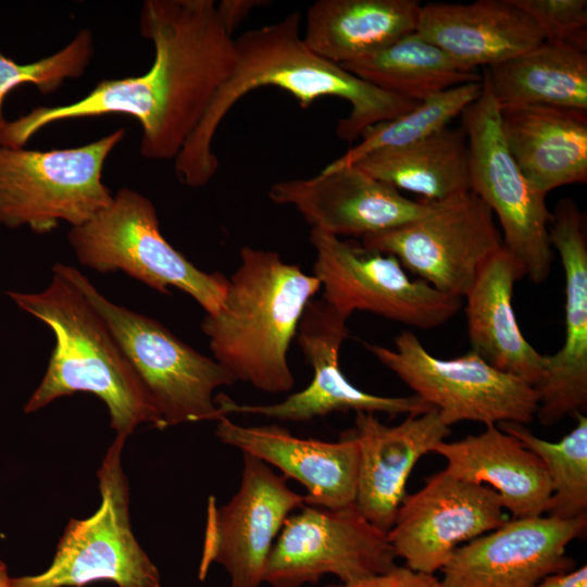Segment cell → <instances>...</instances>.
I'll list each match as a JSON object with an SVG mask.
<instances>
[{"label": "cell", "instance_id": "10", "mask_svg": "<svg viewBox=\"0 0 587 587\" xmlns=\"http://www.w3.org/2000/svg\"><path fill=\"white\" fill-rule=\"evenodd\" d=\"M369 351L438 411L445 425L461 421L528 424L536 415L534 387L504 373L470 350L452 359L433 355L411 330L395 338V349L366 344Z\"/></svg>", "mask_w": 587, "mask_h": 587}, {"label": "cell", "instance_id": "27", "mask_svg": "<svg viewBox=\"0 0 587 587\" xmlns=\"http://www.w3.org/2000/svg\"><path fill=\"white\" fill-rule=\"evenodd\" d=\"M499 109L547 105L587 110V53L562 42L536 48L484 68Z\"/></svg>", "mask_w": 587, "mask_h": 587}, {"label": "cell", "instance_id": "8", "mask_svg": "<svg viewBox=\"0 0 587 587\" xmlns=\"http://www.w3.org/2000/svg\"><path fill=\"white\" fill-rule=\"evenodd\" d=\"M126 437L116 435L98 470L101 503L84 520H71L49 567L11 578V587H161L158 567L137 541L129 517V486L122 467Z\"/></svg>", "mask_w": 587, "mask_h": 587}, {"label": "cell", "instance_id": "19", "mask_svg": "<svg viewBox=\"0 0 587 587\" xmlns=\"http://www.w3.org/2000/svg\"><path fill=\"white\" fill-rule=\"evenodd\" d=\"M268 198L276 204L292 205L312 229L335 237L363 238L389 230L423 216L432 205L403 197L357 165L277 182Z\"/></svg>", "mask_w": 587, "mask_h": 587}, {"label": "cell", "instance_id": "9", "mask_svg": "<svg viewBox=\"0 0 587 587\" xmlns=\"http://www.w3.org/2000/svg\"><path fill=\"white\" fill-rule=\"evenodd\" d=\"M469 146L470 191L498 217L502 246L524 277L541 284L553 259L546 193L522 173L503 138L500 109L483 82L480 96L461 114Z\"/></svg>", "mask_w": 587, "mask_h": 587}, {"label": "cell", "instance_id": "15", "mask_svg": "<svg viewBox=\"0 0 587 587\" xmlns=\"http://www.w3.org/2000/svg\"><path fill=\"white\" fill-rule=\"evenodd\" d=\"M348 316L323 299H312L300 320L297 340L307 362L313 369V378L304 389L273 404H240L225 394L215 396L221 416L254 414L270 419L305 422L334 412H371L422 414L434 409L416 395L384 397L372 395L352 385L339 364V352L347 339Z\"/></svg>", "mask_w": 587, "mask_h": 587}, {"label": "cell", "instance_id": "21", "mask_svg": "<svg viewBox=\"0 0 587 587\" xmlns=\"http://www.w3.org/2000/svg\"><path fill=\"white\" fill-rule=\"evenodd\" d=\"M215 435L307 489V504L327 509L351 507L355 501L358 447L347 434L339 441L294 436L279 426H242L227 416L217 420Z\"/></svg>", "mask_w": 587, "mask_h": 587}, {"label": "cell", "instance_id": "37", "mask_svg": "<svg viewBox=\"0 0 587 587\" xmlns=\"http://www.w3.org/2000/svg\"><path fill=\"white\" fill-rule=\"evenodd\" d=\"M11 578L5 563L0 560V587H11Z\"/></svg>", "mask_w": 587, "mask_h": 587}, {"label": "cell", "instance_id": "2", "mask_svg": "<svg viewBox=\"0 0 587 587\" xmlns=\"http://www.w3.org/2000/svg\"><path fill=\"white\" fill-rule=\"evenodd\" d=\"M301 14L247 30L235 40L236 65L203 118L175 160L177 179L191 188L207 185L218 168L211 145L228 111L254 89L274 86L292 95L301 108L323 97L350 103L351 111L336 125V135L353 141L367 127L395 118L419 102L390 93L357 77L309 49L300 36Z\"/></svg>", "mask_w": 587, "mask_h": 587}, {"label": "cell", "instance_id": "3", "mask_svg": "<svg viewBox=\"0 0 587 587\" xmlns=\"http://www.w3.org/2000/svg\"><path fill=\"white\" fill-rule=\"evenodd\" d=\"M52 271L40 292H7L21 310L46 323L55 338L46 373L24 412L90 392L107 405L116 435L127 438L141 424L163 429L150 394L103 317L67 277Z\"/></svg>", "mask_w": 587, "mask_h": 587}, {"label": "cell", "instance_id": "11", "mask_svg": "<svg viewBox=\"0 0 587 587\" xmlns=\"http://www.w3.org/2000/svg\"><path fill=\"white\" fill-rule=\"evenodd\" d=\"M430 204L412 222L363 237V247L394 255L441 294L463 299L502 248V236L490 209L472 191Z\"/></svg>", "mask_w": 587, "mask_h": 587}, {"label": "cell", "instance_id": "30", "mask_svg": "<svg viewBox=\"0 0 587 587\" xmlns=\"http://www.w3.org/2000/svg\"><path fill=\"white\" fill-rule=\"evenodd\" d=\"M483 91V80L463 84L422 102L410 111L367 127L361 140L321 172H333L354 165L362 158L378 150L400 148L439 132L473 103Z\"/></svg>", "mask_w": 587, "mask_h": 587}, {"label": "cell", "instance_id": "20", "mask_svg": "<svg viewBox=\"0 0 587 587\" xmlns=\"http://www.w3.org/2000/svg\"><path fill=\"white\" fill-rule=\"evenodd\" d=\"M358 447L354 504L375 527L387 533L404 498L405 485L419 460L449 434L434 408L408 415L400 424H383L375 413L357 412L346 432Z\"/></svg>", "mask_w": 587, "mask_h": 587}, {"label": "cell", "instance_id": "4", "mask_svg": "<svg viewBox=\"0 0 587 587\" xmlns=\"http://www.w3.org/2000/svg\"><path fill=\"white\" fill-rule=\"evenodd\" d=\"M222 304L201 329L234 379L268 394L292 389L288 349L305 307L322 288L314 275L271 250L242 247Z\"/></svg>", "mask_w": 587, "mask_h": 587}, {"label": "cell", "instance_id": "33", "mask_svg": "<svg viewBox=\"0 0 587 587\" xmlns=\"http://www.w3.org/2000/svg\"><path fill=\"white\" fill-rule=\"evenodd\" d=\"M538 26L546 41L587 50L586 0H511Z\"/></svg>", "mask_w": 587, "mask_h": 587}, {"label": "cell", "instance_id": "7", "mask_svg": "<svg viewBox=\"0 0 587 587\" xmlns=\"http://www.w3.org/2000/svg\"><path fill=\"white\" fill-rule=\"evenodd\" d=\"M125 136L120 128L84 146L46 151L0 147V224L47 234L61 222L76 227L91 220L112 201L102 171Z\"/></svg>", "mask_w": 587, "mask_h": 587}, {"label": "cell", "instance_id": "34", "mask_svg": "<svg viewBox=\"0 0 587 587\" xmlns=\"http://www.w3.org/2000/svg\"><path fill=\"white\" fill-rule=\"evenodd\" d=\"M325 587H442L435 574H427L396 565L394 569L377 575L352 583H340Z\"/></svg>", "mask_w": 587, "mask_h": 587}, {"label": "cell", "instance_id": "6", "mask_svg": "<svg viewBox=\"0 0 587 587\" xmlns=\"http://www.w3.org/2000/svg\"><path fill=\"white\" fill-rule=\"evenodd\" d=\"M103 317L141 378L162 428L183 423L217 421L214 391L236 380L217 361L178 339L161 323L107 299L77 268L57 263Z\"/></svg>", "mask_w": 587, "mask_h": 587}, {"label": "cell", "instance_id": "14", "mask_svg": "<svg viewBox=\"0 0 587 587\" xmlns=\"http://www.w3.org/2000/svg\"><path fill=\"white\" fill-rule=\"evenodd\" d=\"M307 504L260 459L243 453L237 492L217 507L210 497L198 576L207 577L212 563L229 576V587H261L268 554L286 519Z\"/></svg>", "mask_w": 587, "mask_h": 587}, {"label": "cell", "instance_id": "36", "mask_svg": "<svg viewBox=\"0 0 587 587\" xmlns=\"http://www.w3.org/2000/svg\"><path fill=\"white\" fill-rule=\"evenodd\" d=\"M534 587H587V566L549 575Z\"/></svg>", "mask_w": 587, "mask_h": 587}, {"label": "cell", "instance_id": "23", "mask_svg": "<svg viewBox=\"0 0 587 587\" xmlns=\"http://www.w3.org/2000/svg\"><path fill=\"white\" fill-rule=\"evenodd\" d=\"M507 147L540 191L587 180V110L522 105L500 110Z\"/></svg>", "mask_w": 587, "mask_h": 587}, {"label": "cell", "instance_id": "1", "mask_svg": "<svg viewBox=\"0 0 587 587\" xmlns=\"http://www.w3.org/2000/svg\"><path fill=\"white\" fill-rule=\"evenodd\" d=\"M140 34L154 46L142 75L103 79L84 98L64 105L37 107L0 126V147L24 148L54 122L124 114L142 129L140 154L175 159L200 124L236 65L235 40L212 0H146Z\"/></svg>", "mask_w": 587, "mask_h": 587}, {"label": "cell", "instance_id": "17", "mask_svg": "<svg viewBox=\"0 0 587 587\" xmlns=\"http://www.w3.org/2000/svg\"><path fill=\"white\" fill-rule=\"evenodd\" d=\"M587 515L513 519L460 546L441 569L442 587H534L574 570L566 547L580 537Z\"/></svg>", "mask_w": 587, "mask_h": 587}, {"label": "cell", "instance_id": "35", "mask_svg": "<svg viewBox=\"0 0 587 587\" xmlns=\"http://www.w3.org/2000/svg\"><path fill=\"white\" fill-rule=\"evenodd\" d=\"M266 4V1L260 0H223L216 5V11L223 27L232 36L254 8Z\"/></svg>", "mask_w": 587, "mask_h": 587}, {"label": "cell", "instance_id": "29", "mask_svg": "<svg viewBox=\"0 0 587 587\" xmlns=\"http://www.w3.org/2000/svg\"><path fill=\"white\" fill-rule=\"evenodd\" d=\"M357 77L390 93L422 102L453 87L482 82L416 30L386 48L340 65Z\"/></svg>", "mask_w": 587, "mask_h": 587}, {"label": "cell", "instance_id": "24", "mask_svg": "<svg viewBox=\"0 0 587 587\" xmlns=\"http://www.w3.org/2000/svg\"><path fill=\"white\" fill-rule=\"evenodd\" d=\"M433 452L447 461L446 471L474 484L492 486L513 519L540 516L552 494L542 461L516 437L497 425L478 435L437 444Z\"/></svg>", "mask_w": 587, "mask_h": 587}, {"label": "cell", "instance_id": "13", "mask_svg": "<svg viewBox=\"0 0 587 587\" xmlns=\"http://www.w3.org/2000/svg\"><path fill=\"white\" fill-rule=\"evenodd\" d=\"M387 533L371 524L355 504L327 509L305 504L289 515L268 554L264 583L302 587L325 575L344 584L394 569Z\"/></svg>", "mask_w": 587, "mask_h": 587}, {"label": "cell", "instance_id": "16", "mask_svg": "<svg viewBox=\"0 0 587 587\" xmlns=\"http://www.w3.org/2000/svg\"><path fill=\"white\" fill-rule=\"evenodd\" d=\"M509 521L491 488L460 479L446 470L405 495L387 538L410 570L434 574L461 546Z\"/></svg>", "mask_w": 587, "mask_h": 587}, {"label": "cell", "instance_id": "32", "mask_svg": "<svg viewBox=\"0 0 587 587\" xmlns=\"http://www.w3.org/2000/svg\"><path fill=\"white\" fill-rule=\"evenodd\" d=\"M93 50L91 30L80 29L61 50L36 62L20 64L0 54V126L5 122L2 105L12 89L33 84L41 93H52L65 79L84 75Z\"/></svg>", "mask_w": 587, "mask_h": 587}, {"label": "cell", "instance_id": "26", "mask_svg": "<svg viewBox=\"0 0 587 587\" xmlns=\"http://www.w3.org/2000/svg\"><path fill=\"white\" fill-rule=\"evenodd\" d=\"M416 0H319L307 12L303 40L338 65L364 58L416 30Z\"/></svg>", "mask_w": 587, "mask_h": 587}, {"label": "cell", "instance_id": "31", "mask_svg": "<svg viewBox=\"0 0 587 587\" xmlns=\"http://www.w3.org/2000/svg\"><path fill=\"white\" fill-rule=\"evenodd\" d=\"M576 419V426L554 442L535 436L521 423L497 425L542 461L552 488L546 512L561 520L587 515V417L577 414Z\"/></svg>", "mask_w": 587, "mask_h": 587}, {"label": "cell", "instance_id": "18", "mask_svg": "<svg viewBox=\"0 0 587 587\" xmlns=\"http://www.w3.org/2000/svg\"><path fill=\"white\" fill-rule=\"evenodd\" d=\"M549 237L564 271L565 334L563 346L546 354L542 376L534 386L536 415L544 426L584 414L587 408V240L574 200L563 198L557 203Z\"/></svg>", "mask_w": 587, "mask_h": 587}, {"label": "cell", "instance_id": "12", "mask_svg": "<svg viewBox=\"0 0 587 587\" xmlns=\"http://www.w3.org/2000/svg\"><path fill=\"white\" fill-rule=\"evenodd\" d=\"M310 242L316 253L313 275L323 287L322 299L348 317L354 311H367L432 329L461 309L462 299L444 295L420 278L412 279L394 255L317 229H311Z\"/></svg>", "mask_w": 587, "mask_h": 587}, {"label": "cell", "instance_id": "25", "mask_svg": "<svg viewBox=\"0 0 587 587\" xmlns=\"http://www.w3.org/2000/svg\"><path fill=\"white\" fill-rule=\"evenodd\" d=\"M523 277L502 246L482 267L463 299L471 350L534 387L542 376L546 354L525 339L516 321L513 290Z\"/></svg>", "mask_w": 587, "mask_h": 587}, {"label": "cell", "instance_id": "5", "mask_svg": "<svg viewBox=\"0 0 587 587\" xmlns=\"http://www.w3.org/2000/svg\"><path fill=\"white\" fill-rule=\"evenodd\" d=\"M68 241L78 262L100 273L123 271L160 294L174 287L205 314L218 311L228 278L192 264L163 237L153 203L128 188L85 224L72 227Z\"/></svg>", "mask_w": 587, "mask_h": 587}, {"label": "cell", "instance_id": "28", "mask_svg": "<svg viewBox=\"0 0 587 587\" xmlns=\"http://www.w3.org/2000/svg\"><path fill=\"white\" fill-rule=\"evenodd\" d=\"M354 165L397 190L435 203L470 191L469 146L463 129L445 127L409 146L378 150Z\"/></svg>", "mask_w": 587, "mask_h": 587}, {"label": "cell", "instance_id": "22", "mask_svg": "<svg viewBox=\"0 0 587 587\" xmlns=\"http://www.w3.org/2000/svg\"><path fill=\"white\" fill-rule=\"evenodd\" d=\"M416 32L463 67H488L545 41L535 22L511 0L421 5Z\"/></svg>", "mask_w": 587, "mask_h": 587}]
</instances>
